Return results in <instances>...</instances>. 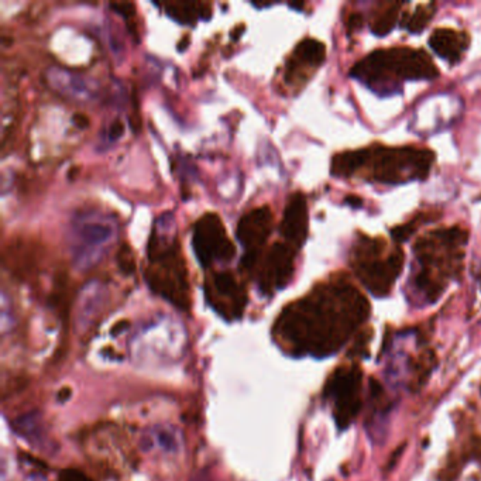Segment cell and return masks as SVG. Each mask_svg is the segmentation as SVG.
Listing matches in <instances>:
<instances>
[{
  "label": "cell",
  "mask_w": 481,
  "mask_h": 481,
  "mask_svg": "<svg viewBox=\"0 0 481 481\" xmlns=\"http://www.w3.org/2000/svg\"><path fill=\"white\" fill-rule=\"evenodd\" d=\"M350 266L374 297H386L401 275L404 251L398 246L390 247L382 237L362 236L352 247Z\"/></svg>",
  "instance_id": "8992f818"
},
{
  "label": "cell",
  "mask_w": 481,
  "mask_h": 481,
  "mask_svg": "<svg viewBox=\"0 0 481 481\" xmlns=\"http://www.w3.org/2000/svg\"><path fill=\"white\" fill-rule=\"evenodd\" d=\"M129 326V322L127 321H119L113 328H112V334H119L122 330H125L126 328Z\"/></svg>",
  "instance_id": "4316f807"
},
{
  "label": "cell",
  "mask_w": 481,
  "mask_h": 481,
  "mask_svg": "<svg viewBox=\"0 0 481 481\" xmlns=\"http://www.w3.org/2000/svg\"><path fill=\"white\" fill-rule=\"evenodd\" d=\"M206 293L214 310L223 318L232 321L242 317L247 295L243 288L237 284L232 273H216L212 278L210 286H206Z\"/></svg>",
  "instance_id": "8fae6325"
},
{
  "label": "cell",
  "mask_w": 481,
  "mask_h": 481,
  "mask_svg": "<svg viewBox=\"0 0 481 481\" xmlns=\"http://www.w3.org/2000/svg\"><path fill=\"white\" fill-rule=\"evenodd\" d=\"M363 24H365V17L360 14V13H352L347 18V23H346V27H347V32L349 33H353V32H357L363 27Z\"/></svg>",
  "instance_id": "cb8c5ba5"
},
{
  "label": "cell",
  "mask_w": 481,
  "mask_h": 481,
  "mask_svg": "<svg viewBox=\"0 0 481 481\" xmlns=\"http://www.w3.org/2000/svg\"><path fill=\"white\" fill-rule=\"evenodd\" d=\"M273 230V212L269 206L256 208L243 214L237 222L236 236L240 245L245 247L242 258L243 267L253 269L258 260V254L267 242Z\"/></svg>",
  "instance_id": "ba28073f"
},
{
  "label": "cell",
  "mask_w": 481,
  "mask_h": 481,
  "mask_svg": "<svg viewBox=\"0 0 481 481\" xmlns=\"http://www.w3.org/2000/svg\"><path fill=\"white\" fill-rule=\"evenodd\" d=\"M123 132H125V125L120 122V120H116V122L112 123L109 127V137L112 140H116L123 134Z\"/></svg>",
  "instance_id": "d4e9b609"
},
{
  "label": "cell",
  "mask_w": 481,
  "mask_h": 481,
  "mask_svg": "<svg viewBox=\"0 0 481 481\" xmlns=\"http://www.w3.org/2000/svg\"><path fill=\"white\" fill-rule=\"evenodd\" d=\"M72 120H74V125H75L78 129H81V130L88 129L89 125H90L89 117H88L86 114H84V113H75L74 117H72Z\"/></svg>",
  "instance_id": "484cf974"
},
{
  "label": "cell",
  "mask_w": 481,
  "mask_h": 481,
  "mask_svg": "<svg viewBox=\"0 0 481 481\" xmlns=\"http://www.w3.org/2000/svg\"><path fill=\"white\" fill-rule=\"evenodd\" d=\"M50 81L58 92L65 93L66 96H71V98H77V99L92 98L93 89L90 84L86 82L85 78L72 74V72L56 69L51 72Z\"/></svg>",
  "instance_id": "e0dca14e"
},
{
  "label": "cell",
  "mask_w": 481,
  "mask_h": 481,
  "mask_svg": "<svg viewBox=\"0 0 481 481\" xmlns=\"http://www.w3.org/2000/svg\"><path fill=\"white\" fill-rule=\"evenodd\" d=\"M116 260H117V266L120 271H122L125 275H132L136 271V258L132 247L127 243L122 245V247L119 249L116 254Z\"/></svg>",
  "instance_id": "44dd1931"
},
{
  "label": "cell",
  "mask_w": 481,
  "mask_h": 481,
  "mask_svg": "<svg viewBox=\"0 0 481 481\" xmlns=\"http://www.w3.org/2000/svg\"><path fill=\"white\" fill-rule=\"evenodd\" d=\"M116 236V226L113 222L102 216H82L74 225L75 256L78 261H84L85 266H92L93 258L99 254Z\"/></svg>",
  "instance_id": "9c48e42d"
},
{
  "label": "cell",
  "mask_w": 481,
  "mask_h": 481,
  "mask_svg": "<svg viewBox=\"0 0 481 481\" xmlns=\"http://www.w3.org/2000/svg\"><path fill=\"white\" fill-rule=\"evenodd\" d=\"M436 5L435 3H426L419 5L412 13H405L402 18V26L412 34H418L426 29L432 17L435 16Z\"/></svg>",
  "instance_id": "ac0fdd59"
},
{
  "label": "cell",
  "mask_w": 481,
  "mask_h": 481,
  "mask_svg": "<svg viewBox=\"0 0 481 481\" xmlns=\"http://www.w3.org/2000/svg\"><path fill=\"white\" fill-rule=\"evenodd\" d=\"M150 266L146 280L151 290L182 310L190 306V286L181 245L175 237L164 236L158 227L149 240Z\"/></svg>",
  "instance_id": "5b68a950"
},
{
  "label": "cell",
  "mask_w": 481,
  "mask_h": 481,
  "mask_svg": "<svg viewBox=\"0 0 481 481\" xmlns=\"http://www.w3.org/2000/svg\"><path fill=\"white\" fill-rule=\"evenodd\" d=\"M208 8L202 3H170L165 6V10L168 16L182 24H195L198 18H204V9Z\"/></svg>",
  "instance_id": "d6986e66"
},
{
  "label": "cell",
  "mask_w": 481,
  "mask_h": 481,
  "mask_svg": "<svg viewBox=\"0 0 481 481\" xmlns=\"http://www.w3.org/2000/svg\"><path fill=\"white\" fill-rule=\"evenodd\" d=\"M350 75L380 96L401 92L404 81H430L439 75L438 66L423 50L391 47L360 60Z\"/></svg>",
  "instance_id": "277c9868"
},
{
  "label": "cell",
  "mask_w": 481,
  "mask_h": 481,
  "mask_svg": "<svg viewBox=\"0 0 481 481\" xmlns=\"http://www.w3.org/2000/svg\"><path fill=\"white\" fill-rule=\"evenodd\" d=\"M369 315L365 295L345 275H336L288 305L273 333L288 353L325 357L338 352Z\"/></svg>",
  "instance_id": "6da1fadb"
},
{
  "label": "cell",
  "mask_w": 481,
  "mask_h": 481,
  "mask_svg": "<svg viewBox=\"0 0 481 481\" xmlns=\"http://www.w3.org/2000/svg\"><path fill=\"white\" fill-rule=\"evenodd\" d=\"M69 397H71V388H66V387H65V388H62V390L58 393V399L62 401V402L66 401Z\"/></svg>",
  "instance_id": "83f0119b"
},
{
  "label": "cell",
  "mask_w": 481,
  "mask_h": 481,
  "mask_svg": "<svg viewBox=\"0 0 481 481\" xmlns=\"http://www.w3.org/2000/svg\"><path fill=\"white\" fill-rule=\"evenodd\" d=\"M467 240V230L459 226L430 230L417 240L418 269L411 284L425 302L438 301L447 284L462 273Z\"/></svg>",
  "instance_id": "3957f363"
},
{
  "label": "cell",
  "mask_w": 481,
  "mask_h": 481,
  "mask_svg": "<svg viewBox=\"0 0 481 481\" xmlns=\"http://www.w3.org/2000/svg\"><path fill=\"white\" fill-rule=\"evenodd\" d=\"M192 247L202 267H209L213 261H230L236 249L227 232L216 213H206L194 225Z\"/></svg>",
  "instance_id": "52a82bcc"
},
{
  "label": "cell",
  "mask_w": 481,
  "mask_h": 481,
  "mask_svg": "<svg viewBox=\"0 0 481 481\" xmlns=\"http://www.w3.org/2000/svg\"><path fill=\"white\" fill-rule=\"evenodd\" d=\"M308 205L301 192L294 194L284 209L281 233L290 246L299 249L308 236Z\"/></svg>",
  "instance_id": "5bb4252c"
},
{
  "label": "cell",
  "mask_w": 481,
  "mask_h": 481,
  "mask_svg": "<svg viewBox=\"0 0 481 481\" xmlns=\"http://www.w3.org/2000/svg\"><path fill=\"white\" fill-rule=\"evenodd\" d=\"M402 5L398 2H381L377 3L370 13L369 26L373 34L384 37L394 30L399 18Z\"/></svg>",
  "instance_id": "2e32d148"
},
{
  "label": "cell",
  "mask_w": 481,
  "mask_h": 481,
  "mask_svg": "<svg viewBox=\"0 0 481 481\" xmlns=\"http://www.w3.org/2000/svg\"><path fill=\"white\" fill-rule=\"evenodd\" d=\"M326 58V47L315 38L302 40L286 64L285 79L291 85H304Z\"/></svg>",
  "instance_id": "4fadbf2b"
},
{
  "label": "cell",
  "mask_w": 481,
  "mask_h": 481,
  "mask_svg": "<svg viewBox=\"0 0 481 481\" xmlns=\"http://www.w3.org/2000/svg\"><path fill=\"white\" fill-rule=\"evenodd\" d=\"M434 219V216H430V213H421L419 216H415V218L412 221H410L408 223L405 225H401L395 229L391 230V236L395 240V242H405V240H408L411 237V234L422 225V223H426L429 221Z\"/></svg>",
  "instance_id": "ffe728a7"
},
{
  "label": "cell",
  "mask_w": 481,
  "mask_h": 481,
  "mask_svg": "<svg viewBox=\"0 0 481 481\" xmlns=\"http://www.w3.org/2000/svg\"><path fill=\"white\" fill-rule=\"evenodd\" d=\"M360 384L362 377L357 369L336 371L328 386V395L333 401L334 418L339 426H347L360 408Z\"/></svg>",
  "instance_id": "30bf717a"
},
{
  "label": "cell",
  "mask_w": 481,
  "mask_h": 481,
  "mask_svg": "<svg viewBox=\"0 0 481 481\" xmlns=\"http://www.w3.org/2000/svg\"><path fill=\"white\" fill-rule=\"evenodd\" d=\"M58 481H93L84 471L77 469H65L60 473Z\"/></svg>",
  "instance_id": "7402d4cb"
},
{
  "label": "cell",
  "mask_w": 481,
  "mask_h": 481,
  "mask_svg": "<svg viewBox=\"0 0 481 481\" xmlns=\"http://www.w3.org/2000/svg\"><path fill=\"white\" fill-rule=\"evenodd\" d=\"M294 258L295 251L290 245L274 243L264 260L258 285L264 294H273L277 290H282L291 281L294 274Z\"/></svg>",
  "instance_id": "7c38bea8"
},
{
  "label": "cell",
  "mask_w": 481,
  "mask_h": 481,
  "mask_svg": "<svg viewBox=\"0 0 481 481\" xmlns=\"http://www.w3.org/2000/svg\"><path fill=\"white\" fill-rule=\"evenodd\" d=\"M470 44V37L466 32L453 29H436L429 37V45L441 58L456 64L460 61Z\"/></svg>",
  "instance_id": "9a60e30c"
},
{
  "label": "cell",
  "mask_w": 481,
  "mask_h": 481,
  "mask_svg": "<svg viewBox=\"0 0 481 481\" xmlns=\"http://www.w3.org/2000/svg\"><path fill=\"white\" fill-rule=\"evenodd\" d=\"M110 9L125 18H130L136 14V8L133 3H110Z\"/></svg>",
  "instance_id": "603a6c76"
},
{
  "label": "cell",
  "mask_w": 481,
  "mask_h": 481,
  "mask_svg": "<svg viewBox=\"0 0 481 481\" xmlns=\"http://www.w3.org/2000/svg\"><path fill=\"white\" fill-rule=\"evenodd\" d=\"M435 154L418 147H367L336 154L330 173L338 178H362L369 182L399 185L429 175Z\"/></svg>",
  "instance_id": "7a4b0ae2"
}]
</instances>
